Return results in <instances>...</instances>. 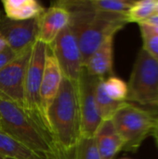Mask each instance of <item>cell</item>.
<instances>
[{"instance_id":"1","label":"cell","mask_w":158,"mask_h":159,"mask_svg":"<svg viewBox=\"0 0 158 159\" xmlns=\"http://www.w3.org/2000/svg\"><path fill=\"white\" fill-rule=\"evenodd\" d=\"M47 120L58 149L66 159H74L82 137L78 82L62 77L60 90L48 110Z\"/></svg>"},{"instance_id":"2","label":"cell","mask_w":158,"mask_h":159,"mask_svg":"<svg viewBox=\"0 0 158 159\" xmlns=\"http://www.w3.org/2000/svg\"><path fill=\"white\" fill-rule=\"evenodd\" d=\"M0 129L43 159H66L51 133L26 109L0 99Z\"/></svg>"},{"instance_id":"3","label":"cell","mask_w":158,"mask_h":159,"mask_svg":"<svg viewBox=\"0 0 158 159\" xmlns=\"http://www.w3.org/2000/svg\"><path fill=\"white\" fill-rule=\"evenodd\" d=\"M70 13L69 26L77 39L84 65L108 37L115 36L129 23L126 14L82 10Z\"/></svg>"},{"instance_id":"4","label":"cell","mask_w":158,"mask_h":159,"mask_svg":"<svg viewBox=\"0 0 158 159\" xmlns=\"http://www.w3.org/2000/svg\"><path fill=\"white\" fill-rule=\"evenodd\" d=\"M157 119V113L126 102L112 118L117 134L124 142L123 150L137 152L143 141L152 134Z\"/></svg>"},{"instance_id":"5","label":"cell","mask_w":158,"mask_h":159,"mask_svg":"<svg viewBox=\"0 0 158 159\" xmlns=\"http://www.w3.org/2000/svg\"><path fill=\"white\" fill-rule=\"evenodd\" d=\"M128 89L127 102L158 107V61L142 48L135 60Z\"/></svg>"},{"instance_id":"6","label":"cell","mask_w":158,"mask_h":159,"mask_svg":"<svg viewBox=\"0 0 158 159\" xmlns=\"http://www.w3.org/2000/svg\"><path fill=\"white\" fill-rule=\"evenodd\" d=\"M47 54V46L41 42L34 41L32 46L31 55L26 70L24 99L25 109L49 131L41 113L39 99L40 86L43 77Z\"/></svg>"},{"instance_id":"7","label":"cell","mask_w":158,"mask_h":159,"mask_svg":"<svg viewBox=\"0 0 158 159\" xmlns=\"http://www.w3.org/2000/svg\"><path fill=\"white\" fill-rule=\"evenodd\" d=\"M32 46L20 51L13 61L0 70V99L24 109L25 75Z\"/></svg>"},{"instance_id":"8","label":"cell","mask_w":158,"mask_h":159,"mask_svg":"<svg viewBox=\"0 0 158 159\" xmlns=\"http://www.w3.org/2000/svg\"><path fill=\"white\" fill-rule=\"evenodd\" d=\"M48 48L55 56L62 75L78 82L84 64L77 39L71 27L66 26Z\"/></svg>"},{"instance_id":"9","label":"cell","mask_w":158,"mask_h":159,"mask_svg":"<svg viewBox=\"0 0 158 159\" xmlns=\"http://www.w3.org/2000/svg\"><path fill=\"white\" fill-rule=\"evenodd\" d=\"M100 80V77L88 75L86 69L83 68L78 80L82 137H94L102 123L95 99L96 87Z\"/></svg>"},{"instance_id":"10","label":"cell","mask_w":158,"mask_h":159,"mask_svg":"<svg viewBox=\"0 0 158 159\" xmlns=\"http://www.w3.org/2000/svg\"><path fill=\"white\" fill-rule=\"evenodd\" d=\"M36 19L14 20L0 11V37L16 53L32 46L35 41Z\"/></svg>"},{"instance_id":"11","label":"cell","mask_w":158,"mask_h":159,"mask_svg":"<svg viewBox=\"0 0 158 159\" xmlns=\"http://www.w3.org/2000/svg\"><path fill=\"white\" fill-rule=\"evenodd\" d=\"M71 18L70 11L57 2L45 8L44 12L36 18L35 41L49 47L59 34L69 25Z\"/></svg>"},{"instance_id":"12","label":"cell","mask_w":158,"mask_h":159,"mask_svg":"<svg viewBox=\"0 0 158 159\" xmlns=\"http://www.w3.org/2000/svg\"><path fill=\"white\" fill-rule=\"evenodd\" d=\"M62 77L63 75L60 68V65L55 56L53 55L52 51L47 47V54L46 58L45 68H44L43 77L40 86L39 99H40L41 113L48 129H49V125L47 120V113L60 90Z\"/></svg>"},{"instance_id":"13","label":"cell","mask_w":158,"mask_h":159,"mask_svg":"<svg viewBox=\"0 0 158 159\" xmlns=\"http://www.w3.org/2000/svg\"><path fill=\"white\" fill-rule=\"evenodd\" d=\"M135 0H61L58 4L69 11H96L126 14L135 4Z\"/></svg>"},{"instance_id":"14","label":"cell","mask_w":158,"mask_h":159,"mask_svg":"<svg viewBox=\"0 0 158 159\" xmlns=\"http://www.w3.org/2000/svg\"><path fill=\"white\" fill-rule=\"evenodd\" d=\"M114 37H108L88 58L84 68L88 75L100 78L113 74Z\"/></svg>"},{"instance_id":"15","label":"cell","mask_w":158,"mask_h":159,"mask_svg":"<svg viewBox=\"0 0 158 159\" xmlns=\"http://www.w3.org/2000/svg\"><path fill=\"white\" fill-rule=\"evenodd\" d=\"M94 139L102 159H114L124 148V142L117 134L112 119L102 121Z\"/></svg>"},{"instance_id":"16","label":"cell","mask_w":158,"mask_h":159,"mask_svg":"<svg viewBox=\"0 0 158 159\" xmlns=\"http://www.w3.org/2000/svg\"><path fill=\"white\" fill-rule=\"evenodd\" d=\"M4 14L14 20H29L38 18L45 7L36 0H2Z\"/></svg>"},{"instance_id":"17","label":"cell","mask_w":158,"mask_h":159,"mask_svg":"<svg viewBox=\"0 0 158 159\" xmlns=\"http://www.w3.org/2000/svg\"><path fill=\"white\" fill-rule=\"evenodd\" d=\"M0 156L11 159H43L1 129Z\"/></svg>"},{"instance_id":"18","label":"cell","mask_w":158,"mask_h":159,"mask_svg":"<svg viewBox=\"0 0 158 159\" xmlns=\"http://www.w3.org/2000/svg\"><path fill=\"white\" fill-rule=\"evenodd\" d=\"M104 79L105 78H101V80L99 81L96 87V91H95L97 109H98L102 121L112 119L114 115L116 113V111L126 102H115L107 96V94L105 93L103 89Z\"/></svg>"},{"instance_id":"19","label":"cell","mask_w":158,"mask_h":159,"mask_svg":"<svg viewBox=\"0 0 158 159\" xmlns=\"http://www.w3.org/2000/svg\"><path fill=\"white\" fill-rule=\"evenodd\" d=\"M156 0L136 1L133 7L126 13L128 22H142L155 14Z\"/></svg>"},{"instance_id":"20","label":"cell","mask_w":158,"mask_h":159,"mask_svg":"<svg viewBox=\"0 0 158 159\" xmlns=\"http://www.w3.org/2000/svg\"><path fill=\"white\" fill-rule=\"evenodd\" d=\"M103 89L108 97L119 102H126L128 97V84L117 76L111 75L103 80Z\"/></svg>"},{"instance_id":"21","label":"cell","mask_w":158,"mask_h":159,"mask_svg":"<svg viewBox=\"0 0 158 159\" xmlns=\"http://www.w3.org/2000/svg\"><path fill=\"white\" fill-rule=\"evenodd\" d=\"M74 159H102L94 137H81L74 150Z\"/></svg>"},{"instance_id":"22","label":"cell","mask_w":158,"mask_h":159,"mask_svg":"<svg viewBox=\"0 0 158 159\" xmlns=\"http://www.w3.org/2000/svg\"><path fill=\"white\" fill-rule=\"evenodd\" d=\"M142 38V49H144L152 58L158 61V34H155L150 27L145 23H138Z\"/></svg>"},{"instance_id":"23","label":"cell","mask_w":158,"mask_h":159,"mask_svg":"<svg viewBox=\"0 0 158 159\" xmlns=\"http://www.w3.org/2000/svg\"><path fill=\"white\" fill-rule=\"evenodd\" d=\"M19 53L13 51L9 47H7L5 49L0 51V70L3 69L7 64L13 61Z\"/></svg>"},{"instance_id":"24","label":"cell","mask_w":158,"mask_h":159,"mask_svg":"<svg viewBox=\"0 0 158 159\" xmlns=\"http://www.w3.org/2000/svg\"><path fill=\"white\" fill-rule=\"evenodd\" d=\"M142 23H145V24H148V25H151V26L158 27V15H153V16H151L147 20H143Z\"/></svg>"},{"instance_id":"25","label":"cell","mask_w":158,"mask_h":159,"mask_svg":"<svg viewBox=\"0 0 158 159\" xmlns=\"http://www.w3.org/2000/svg\"><path fill=\"white\" fill-rule=\"evenodd\" d=\"M152 135L155 138V140L156 142V144H157L158 146V119L157 121H156V125H155V127H154L153 131H152Z\"/></svg>"},{"instance_id":"26","label":"cell","mask_w":158,"mask_h":159,"mask_svg":"<svg viewBox=\"0 0 158 159\" xmlns=\"http://www.w3.org/2000/svg\"><path fill=\"white\" fill-rule=\"evenodd\" d=\"M7 47V43L5 42V40L2 39V38L0 37V51H2L3 49H5Z\"/></svg>"},{"instance_id":"27","label":"cell","mask_w":158,"mask_h":159,"mask_svg":"<svg viewBox=\"0 0 158 159\" xmlns=\"http://www.w3.org/2000/svg\"><path fill=\"white\" fill-rule=\"evenodd\" d=\"M154 15H158V0H156V8H155V14H154Z\"/></svg>"},{"instance_id":"28","label":"cell","mask_w":158,"mask_h":159,"mask_svg":"<svg viewBox=\"0 0 158 159\" xmlns=\"http://www.w3.org/2000/svg\"><path fill=\"white\" fill-rule=\"evenodd\" d=\"M0 159H11V158H8V157H3V156H0Z\"/></svg>"},{"instance_id":"29","label":"cell","mask_w":158,"mask_h":159,"mask_svg":"<svg viewBox=\"0 0 158 159\" xmlns=\"http://www.w3.org/2000/svg\"><path fill=\"white\" fill-rule=\"evenodd\" d=\"M122 159H128V158H122Z\"/></svg>"}]
</instances>
